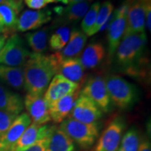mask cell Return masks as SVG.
<instances>
[{"label": "cell", "mask_w": 151, "mask_h": 151, "mask_svg": "<svg viewBox=\"0 0 151 151\" xmlns=\"http://www.w3.org/2000/svg\"><path fill=\"white\" fill-rule=\"evenodd\" d=\"M47 138V137H46ZM46 138L37 141L29 148H26L22 151H46Z\"/></svg>", "instance_id": "obj_33"}, {"label": "cell", "mask_w": 151, "mask_h": 151, "mask_svg": "<svg viewBox=\"0 0 151 151\" xmlns=\"http://www.w3.org/2000/svg\"><path fill=\"white\" fill-rule=\"evenodd\" d=\"M55 127V125L48 124L39 125L32 122L16 143L14 151H22L37 141L45 139Z\"/></svg>", "instance_id": "obj_16"}, {"label": "cell", "mask_w": 151, "mask_h": 151, "mask_svg": "<svg viewBox=\"0 0 151 151\" xmlns=\"http://www.w3.org/2000/svg\"><path fill=\"white\" fill-rule=\"evenodd\" d=\"M18 13L8 5L0 4V22L7 29L16 27Z\"/></svg>", "instance_id": "obj_28"}, {"label": "cell", "mask_w": 151, "mask_h": 151, "mask_svg": "<svg viewBox=\"0 0 151 151\" xmlns=\"http://www.w3.org/2000/svg\"><path fill=\"white\" fill-rule=\"evenodd\" d=\"M100 6H101V4L99 2L92 4L83 18L82 22H81V28H82V31L86 35H88V33L90 31V29H92L95 23Z\"/></svg>", "instance_id": "obj_29"}, {"label": "cell", "mask_w": 151, "mask_h": 151, "mask_svg": "<svg viewBox=\"0 0 151 151\" xmlns=\"http://www.w3.org/2000/svg\"><path fill=\"white\" fill-rule=\"evenodd\" d=\"M105 56V49L99 43H90L87 46L79 58L85 69L97 67L102 62Z\"/></svg>", "instance_id": "obj_23"}, {"label": "cell", "mask_w": 151, "mask_h": 151, "mask_svg": "<svg viewBox=\"0 0 151 151\" xmlns=\"http://www.w3.org/2000/svg\"><path fill=\"white\" fill-rule=\"evenodd\" d=\"M113 11H114V6L110 1H104L102 4H101L95 23L88 33L87 37H90L101 31L106 24L108 22L109 19L113 13Z\"/></svg>", "instance_id": "obj_25"}, {"label": "cell", "mask_w": 151, "mask_h": 151, "mask_svg": "<svg viewBox=\"0 0 151 151\" xmlns=\"http://www.w3.org/2000/svg\"><path fill=\"white\" fill-rule=\"evenodd\" d=\"M46 3L47 4H50V3H53V2H56L57 0H46Z\"/></svg>", "instance_id": "obj_38"}, {"label": "cell", "mask_w": 151, "mask_h": 151, "mask_svg": "<svg viewBox=\"0 0 151 151\" xmlns=\"http://www.w3.org/2000/svg\"><path fill=\"white\" fill-rule=\"evenodd\" d=\"M24 3L29 9L40 10L47 5L46 0H24Z\"/></svg>", "instance_id": "obj_31"}, {"label": "cell", "mask_w": 151, "mask_h": 151, "mask_svg": "<svg viewBox=\"0 0 151 151\" xmlns=\"http://www.w3.org/2000/svg\"><path fill=\"white\" fill-rule=\"evenodd\" d=\"M128 11L127 24L124 37L145 32L146 6L151 0H127Z\"/></svg>", "instance_id": "obj_9"}, {"label": "cell", "mask_w": 151, "mask_h": 151, "mask_svg": "<svg viewBox=\"0 0 151 151\" xmlns=\"http://www.w3.org/2000/svg\"><path fill=\"white\" fill-rule=\"evenodd\" d=\"M137 151H151L150 141L148 140H144L142 142H141Z\"/></svg>", "instance_id": "obj_34"}, {"label": "cell", "mask_w": 151, "mask_h": 151, "mask_svg": "<svg viewBox=\"0 0 151 151\" xmlns=\"http://www.w3.org/2000/svg\"><path fill=\"white\" fill-rule=\"evenodd\" d=\"M31 123L32 120L27 113L18 115L0 139V151H14L16 143Z\"/></svg>", "instance_id": "obj_13"}, {"label": "cell", "mask_w": 151, "mask_h": 151, "mask_svg": "<svg viewBox=\"0 0 151 151\" xmlns=\"http://www.w3.org/2000/svg\"><path fill=\"white\" fill-rule=\"evenodd\" d=\"M4 30H5V27H4L3 24L0 22V33L4 32Z\"/></svg>", "instance_id": "obj_37"}, {"label": "cell", "mask_w": 151, "mask_h": 151, "mask_svg": "<svg viewBox=\"0 0 151 151\" xmlns=\"http://www.w3.org/2000/svg\"><path fill=\"white\" fill-rule=\"evenodd\" d=\"M140 143L139 132L136 128H130L122 137L118 151H137Z\"/></svg>", "instance_id": "obj_26"}, {"label": "cell", "mask_w": 151, "mask_h": 151, "mask_svg": "<svg viewBox=\"0 0 151 151\" xmlns=\"http://www.w3.org/2000/svg\"><path fill=\"white\" fill-rule=\"evenodd\" d=\"M6 35H0V50L3 48L4 45L5 44L6 41Z\"/></svg>", "instance_id": "obj_36"}, {"label": "cell", "mask_w": 151, "mask_h": 151, "mask_svg": "<svg viewBox=\"0 0 151 151\" xmlns=\"http://www.w3.org/2000/svg\"><path fill=\"white\" fill-rule=\"evenodd\" d=\"M32 52L26 48L18 35H13L6 41L0 50V65L9 67H23Z\"/></svg>", "instance_id": "obj_5"}, {"label": "cell", "mask_w": 151, "mask_h": 151, "mask_svg": "<svg viewBox=\"0 0 151 151\" xmlns=\"http://www.w3.org/2000/svg\"><path fill=\"white\" fill-rule=\"evenodd\" d=\"M81 85L68 80L61 75L55 74L50 81L43 94V98L49 107L57 100L81 89Z\"/></svg>", "instance_id": "obj_14"}, {"label": "cell", "mask_w": 151, "mask_h": 151, "mask_svg": "<svg viewBox=\"0 0 151 151\" xmlns=\"http://www.w3.org/2000/svg\"><path fill=\"white\" fill-rule=\"evenodd\" d=\"M80 93L81 89H78L52 103L49 106V113L51 120L55 123L58 124L61 123L68 118Z\"/></svg>", "instance_id": "obj_17"}, {"label": "cell", "mask_w": 151, "mask_h": 151, "mask_svg": "<svg viewBox=\"0 0 151 151\" xmlns=\"http://www.w3.org/2000/svg\"><path fill=\"white\" fill-rule=\"evenodd\" d=\"M128 1L125 0L118 9L115 11L112 20L108 27V54L107 59H111L116 54V50L123 37L127 24Z\"/></svg>", "instance_id": "obj_6"}, {"label": "cell", "mask_w": 151, "mask_h": 151, "mask_svg": "<svg viewBox=\"0 0 151 151\" xmlns=\"http://www.w3.org/2000/svg\"><path fill=\"white\" fill-rule=\"evenodd\" d=\"M17 116L15 114L0 111V139L3 137Z\"/></svg>", "instance_id": "obj_30"}, {"label": "cell", "mask_w": 151, "mask_h": 151, "mask_svg": "<svg viewBox=\"0 0 151 151\" xmlns=\"http://www.w3.org/2000/svg\"><path fill=\"white\" fill-rule=\"evenodd\" d=\"M88 37L83 31L73 29L70 34L69 41L62 50L57 51L50 55L55 66L66 60L78 58L81 52L83 50L86 44Z\"/></svg>", "instance_id": "obj_10"}, {"label": "cell", "mask_w": 151, "mask_h": 151, "mask_svg": "<svg viewBox=\"0 0 151 151\" xmlns=\"http://www.w3.org/2000/svg\"><path fill=\"white\" fill-rule=\"evenodd\" d=\"M50 29L45 27L42 29L27 33L25 36L28 46L35 53L43 54L48 48Z\"/></svg>", "instance_id": "obj_24"}, {"label": "cell", "mask_w": 151, "mask_h": 151, "mask_svg": "<svg viewBox=\"0 0 151 151\" xmlns=\"http://www.w3.org/2000/svg\"><path fill=\"white\" fill-rule=\"evenodd\" d=\"M75 143L60 127H55L46 138V151H75Z\"/></svg>", "instance_id": "obj_21"}, {"label": "cell", "mask_w": 151, "mask_h": 151, "mask_svg": "<svg viewBox=\"0 0 151 151\" xmlns=\"http://www.w3.org/2000/svg\"><path fill=\"white\" fill-rule=\"evenodd\" d=\"M0 4L8 5L19 14L22 9V0H0Z\"/></svg>", "instance_id": "obj_32"}, {"label": "cell", "mask_w": 151, "mask_h": 151, "mask_svg": "<svg viewBox=\"0 0 151 151\" xmlns=\"http://www.w3.org/2000/svg\"><path fill=\"white\" fill-rule=\"evenodd\" d=\"M24 107L31 119L32 122L43 125L51 121L49 107L45 101L43 95L27 94L23 100Z\"/></svg>", "instance_id": "obj_12"}, {"label": "cell", "mask_w": 151, "mask_h": 151, "mask_svg": "<svg viewBox=\"0 0 151 151\" xmlns=\"http://www.w3.org/2000/svg\"><path fill=\"white\" fill-rule=\"evenodd\" d=\"M111 101L120 109H127L137 101L138 92L134 85L118 75L105 78Z\"/></svg>", "instance_id": "obj_3"}, {"label": "cell", "mask_w": 151, "mask_h": 151, "mask_svg": "<svg viewBox=\"0 0 151 151\" xmlns=\"http://www.w3.org/2000/svg\"><path fill=\"white\" fill-rule=\"evenodd\" d=\"M55 74H60L76 83L82 85L86 81V69L79 58L66 60L55 66Z\"/></svg>", "instance_id": "obj_18"}, {"label": "cell", "mask_w": 151, "mask_h": 151, "mask_svg": "<svg viewBox=\"0 0 151 151\" xmlns=\"http://www.w3.org/2000/svg\"><path fill=\"white\" fill-rule=\"evenodd\" d=\"M0 82L18 91L24 89L23 67L0 65Z\"/></svg>", "instance_id": "obj_20"}, {"label": "cell", "mask_w": 151, "mask_h": 151, "mask_svg": "<svg viewBox=\"0 0 151 151\" xmlns=\"http://www.w3.org/2000/svg\"><path fill=\"white\" fill-rule=\"evenodd\" d=\"M69 117L84 123H95L102 117V111L91 99L80 93Z\"/></svg>", "instance_id": "obj_11"}, {"label": "cell", "mask_w": 151, "mask_h": 151, "mask_svg": "<svg viewBox=\"0 0 151 151\" xmlns=\"http://www.w3.org/2000/svg\"><path fill=\"white\" fill-rule=\"evenodd\" d=\"M92 1H84L68 4L65 8L56 7L57 14L62 17V20L67 23H74L83 18L88 11Z\"/></svg>", "instance_id": "obj_22"}, {"label": "cell", "mask_w": 151, "mask_h": 151, "mask_svg": "<svg viewBox=\"0 0 151 151\" xmlns=\"http://www.w3.org/2000/svg\"><path fill=\"white\" fill-rule=\"evenodd\" d=\"M51 20V13L48 10H25L22 13L16 24L20 32H27L42 27Z\"/></svg>", "instance_id": "obj_15"}, {"label": "cell", "mask_w": 151, "mask_h": 151, "mask_svg": "<svg viewBox=\"0 0 151 151\" xmlns=\"http://www.w3.org/2000/svg\"><path fill=\"white\" fill-rule=\"evenodd\" d=\"M92 1V0H57L56 2H58V1H60V2L65 4L68 5L69 4L80 2V1Z\"/></svg>", "instance_id": "obj_35"}, {"label": "cell", "mask_w": 151, "mask_h": 151, "mask_svg": "<svg viewBox=\"0 0 151 151\" xmlns=\"http://www.w3.org/2000/svg\"><path fill=\"white\" fill-rule=\"evenodd\" d=\"M122 39L115 54L117 65L128 74L137 75L143 63L147 42L146 34H132Z\"/></svg>", "instance_id": "obj_2"}, {"label": "cell", "mask_w": 151, "mask_h": 151, "mask_svg": "<svg viewBox=\"0 0 151 151\" xmlns=\"http://www.w3.org/2000/svg\"><path fill=\"white\" fill-rule=\"evenodd\" d=\"M124 129L125 123L122 118L111 120L98 139L94 151H118Z\"/></svg>", "instance_id": "obj_8"}, {"label": "cell", "mask_w": 151, "mask_h": 151, "mask_svg": "<svg viewBox=\"0 0 151 151\" xmlns=\"http://www.w3.org/2000/svg\"><path fill=\"white\" fill-rule=\"evenodd\" d=\"M62 131L82 148L88 149L97 141L99 136V127L95 123H84L68 117L59 127Z\"/></svg>", "instance_id": "obj_4"}, {"label": "cell", "mask_w": 151, "mask_h": 151, "mask_svg": "<svg viewBox=\"0 0 151 151\" xmlns=\"http://www.w3.org/2000/svg\"><path fill=\"white\" fill-rule=\"evenodd\" d=\"M24 109L21 96L0 84V111L18 116Z\"/></svg>", "instance_id": "obj_19"}, {"label": "cell", "mask_w": 151, "mask_h": 151, "mask_svg": "<svg viewBox=\"0 0 151 151\" xmlns=\"http://www.w3.org/2000/svg\"><path fill=\"white\" fill-rule=\"evenodd\" d=\"M71 30L69 27L62 26L58 28L49 39V45L52 50L59 51L67 44L70 37Z\"/></svg>", "instance_id": "obj_27"}, {"label": "cell", "mask_w": 151, "mask_h": 151, "mask_svg": "<svg viewBox=\"0 0 151 151\" xmlns=\"http://www.w3.org/2000/svg\"><path fill=\"white\" fill-rule=\"evenodd\" d=\"M81 94L91 99L102 112L108 113L110 111L111 101L106 86L105 78L100 76L91 77L81 90Z\"/></svg>", "instance_id": "obj_7"}, {"label": "cell", "mask_w": 151, "mask_h": 151, "mask_svg": "<svg viewBox=\"0 0 151 151\" xmlns=\"http://www.w3.org/2000/svg\"><path fill=\"white\" fill-rule=\"evenodd\" d=\"M24 90L28 94L43 95L55 69L50 55L32 52L23 66Z\"/></svg>", "instance_id": "obj_1"}]
</instances>
